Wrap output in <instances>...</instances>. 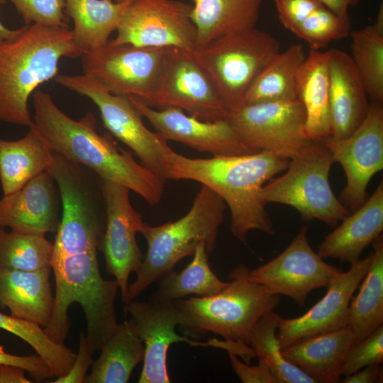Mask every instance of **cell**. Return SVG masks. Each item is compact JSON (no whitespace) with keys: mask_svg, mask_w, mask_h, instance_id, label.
Listing matches in <instances>:
<instances>
[{"mask_svg":"<svg viewBox=\"0 0 383 383\" xmlns=\"http://www.w3.org/2000/svg\"><path fill=\"white\" fill-rule=\"evenodd\" d=\"M326 7L344 18H349L348 9L350 6L357 4L360 0H318Z\"/></svg>","mask_w":383,"mask_h":383,"instance_id":"cell-47","label":"cell"},{"mask_svg":"<svg viewBox=\"0 0 383 383\" xmlns=\"http://www.w3.org/2000/svg\"><path fill=\"white\" fill-rule=\"evenodd\" d=\"M54 153L35 125L18 140L0 138V183L3 196L18 192L31 179L46 171Z\"/></svg>","mask_w":383,"mask_h":383,"instance_id":"cell-27","label":"cell"},{"mask_svg":"<svg viewBox=\"0 0 383 383\" xmlns=\"http://www.w3.org/2000/svg\"><path fill=\"white\" fill-rule=\"evenodd\" d=\"M55 280L53 309L45 333L64 344L71 326L70 306L78 303L87 321V347L93 355L113 335L118 323L115 309L118 290L116 279L101 274L97 250L54 257L51 261Z\"/></svg>","mask_w":383,"mask_h":383,"instance_id":"cell-4","label":"cell"},{"mask_svg":"<svg viewBox=\"0 0 383 383\" xmlns=\"http://www.w3.org/2000/svg\"><path fill=\"white\" fill-rule=\"evenodd\" d=\"M6 0H0V4L5 3ZM21 31V28L18 29H9L4 26L0 21V40L12 39L17 36Z\"/></svg>","mask_w":383,"mask_h":383,"instance_id":"cell-48","label":"cell"},{"mask_svg":"<svg viewBox=\"0 0 383 383\" xmlns=\"http://www.w3.org/2000/svg\"><path fill=\"white\" fill-rule=\"evenodd\" d=\"M234 372L243 383H277L267 365L259 360L257 365L251 366L241 362L233 353H228Z\"/></svg>","mask_w":383,"mask_h":383,"instance_id":"cell-43","label":"cell"},{"mask_svg":"<svg viewBox=\"0 0 383 383\" xmlns=\"http://www.w3.org/2000/svg\"><path fill=\"white\" fill-rule=\"evenodd\" d=\"M327 52L331 137L342 139L362 122L370 104L365 87L350 55L337 48Z\"/></svg>","mask_w":383,"mask_h":383,"instance_id":"cell-22","label":"cell"},{"mask_svg":"<svg viewBox=\"0 0 383 383\" xmlns=\"http://www.w3.org/2000/svg\"><path fill=\"white\" fill-rule=\"evenodd\" d=\"M225 209L221 197L202 185L191 209L179 219L156 226L145 223L140 233L147 242V252L136 279L129 284L126 302L135 300L151 284L172 271L178 262L193 255L199 244L204 243L207 252H212Z\"/></svg>","mask_w":383,"mask_h":383,"instance_id":"cell-5","label":"cell"},{"mask_svg":"<svg viewBox=\"0 0 383 383\" xmlns=\"http://www.w3.org/2000/svg\"><path fill=\"white\" fill-rule=\"evenodd\" d=\"M279 48L275 38L253 28L221 36L194 52L232 111L244 104L255 79Z\"/></svg>","mask_w":383,"mask_h":383,"instance_id":"cell-9","label":"cell"},{"mask_svg":"<svg viewBox=\"0 0 383 383\" xmlns=\"http://www.w3.org/2000/svg\"><path fill=\"white\" fill-rule=\"evenodd\" d=\"M228 278L232 281L215 295L174 301L179 326L185 336L196 340L212 332L226 340L249 345L257 321L278 306L279 295L249 279L243 265L235 267Z\"/></svg>","mask_w":383,"mask_h":383,"instance_id":"cell-6","label":"cell"},{"mask_svg":"<svg viewBox=\"0 0 383 383\" xmlns=\"http://www.w3.org/2000/svg\"><path fill=\"white\" fill-rule=\"evenodd\" d=\"M54 81L90 99L99 109L111 135L128 146L141 164L165 181V160L172 149L167 140L143 123L142 115L127 96L113 94L89 74H59Z\"/></svg>","mask_w":383,"mask_h":383,"instance_id":"cell-10","label":"cell"},{"mask_svg":"<svg viewBox=\"0 0 383 383\" xmlns=\"http://www.w3.org/2000/svg\"><path fill=\"white\" fill-rule=\"evenodd\" d=\"M46 171L57 184L62 209L52 258L97 250L106 221L102 179L55 152Z\"/></svg>","mask_w":383,"mask_h":383,"instance_id":"cell-7","label":"cell"},{"mask_svg":"<svg viewBox=\"0 0 383 383\" xmlns=\"http://www.w3.org/2000/svg\"><path fill=\"white\" fill-rule=\"evenodd\" d=\"M106 221L99 246L107 273L118 282L123 302L126 301L131 272L138 273L144 255L136 240L144 222L132 206L131 190L119 184L102 179Z\"/></svg>","mask_w":383,"mask_h":383,"instance_id":"cell-17","label":"cell"},{"mask_svg":"<svg viewBox=\"0 0 383 383\" xmlns=\"http://www.w3.org/2000/svg\"><path fill=\"white\" fill-rule=\"evenodd\" d=\"M0 364L21 367L37 382H42L53 377L49 367L37 354L19 356L8 353L3 347H0Z\"/></svg>","mask_w":383,"mask_h":383,"instance_id":"cell-42","label":"cell"},{"mask_svg":"<svg viewBox=\"0 0 383 383\" xmlns=\"http://www.w3.org/2000/svg\"><path fill=\"white\" fill-rule=\"evenodd\" d=\"M86 340L85 333L80 334L79 345L76 358L67 373L57 377L53 383H83L87 376L88 368L91 366L94 360Z\"/></svg>","mask_w":383,"mask_h":383,"instance_id":"cell-44","label":"cell"},{"mask_svg":"<svg viewBox=\"0 0 383 383\" xmlns=\"http://www.w3.org/2000/svg\"><path fill=\"white\" fill-rule=\"evenodd\" d=\"M321 143L343 168L346 184L340 201L353 212L366 201L372 177L383 169L382 104L371 102L364 120L348 136L329 137Z\"/></svg>","mask_w":383,"mask_h":383,"instance_id":"cell-15","label":"cell"},{"mask_svg":"<svg viewBox=\"0 0 383 383\" xmlns=\"http://www.w3.org/2000/svg\"><path fill=\"white\" fill-rule=\"evenodd\" d=\"M86 383H126L143 360L145 347L131 319L118 323L113 335L100 349Z\"/></svg>","mask_w":383,"mask_h":383,"instance_id":"cell-30","label":"cell"},{"mask_svg":"<svg viewBox=\"0 0 383 383\" xmlns=\"http://www.w3.org/2000/svg\"><path fill=\"white\" fill-rule=\"evenodd\" d=\"M371 252L340 272L328 282L324 296L301 316L293 318L279 315L277 338L281 349L316 335L348 326L352 296L365 277Z\"/></svg>","mask_w":383,"mask_h":383,"instance_id":"cell-18","label":"cell"},{"mask_svg":"<svg viewBox=\"0 0 383 383\" xmlns=\"http://www.w3.org/2000/svg\"><path fill=\"white\" fill-rule=\"evenodd\" d=\"M194 50L164 48L157 83L148 105L158 109H179L206 121L227 119L229 110Z\"/></svg>","mask_w":383,"mask_h":383,"instance_id":"cell-11","label":"cell"},{"mask_svg":"<svg viewBox=\"0 0 383 383\" xmlns=\"http://www.w3.org/2000/svg\"><path fill=\"white\" fill-rule=\"evenodd\" d=\"M350 57L371 101L383 102V6L375 21L350 32Z\"/></svg>","mask_w":383,"mask_h":383,"instance_id":"cell-34","label":"cell"},{"mask_svg":"<svg viewBox=\"0 0 383 383\" xmlns=\"http://www.w3.org/2000/svg\"><path fill=\"white\" fill-rule=\"evenodd\" d=\"M123 311L131 317L145 347L139 383H170L167 357L170 346L176 343L192 344L193 340L176 332L179 314L174 302L129 301Z\"/></svg>","mask_w":383,"mask_h":383,"instance_id":"cell-20","label":"cell"},{"mask_svg":"<svg viewBox=\"0 0 383 383\" xmlns=\"http://www.w3.org/2000/svg\"><path fill=\"white\" fill-rule=\"evenodd\" d=\"M128 97L142 116L167 140L179 142L213 156L254 153L243 144L228 119L202 121L185 114L179 109H155L138 98Z\"/></svg>","mask_w":383,"mask_h":383,"instance_id":"cell-19","label":"cell"},{"mask_svg":"<svg viewBox=\"0 0 383 383\" xmlns=\"http://www.w3.org/2000/svg\"><path fill=\"white\" fill-rule=\"evenodd\" d=\"M351 32L349 18H344L322 6L292 31L305 40L311 50H319L331 42L347 37Z\"/></svg>","mask_w":383,"mask_h":383,"instance_id":"cell-38","label":"cell"},{"mask_svg":"<svg viewBox=\"0 0 383 383\" xmlns=\"http://www.w3.org/2000/svg\"><path fill=\"white\" fill-rule=\"evenodd\" d=\"M334 162L330 150L321 143H310L289 159L286 172L264 185L260 197L266 205L290 206L302 221H321L335 226L349 211L335 196L329 182Z\"/></svg>","mask_w":383,"mask_h":383,"instance_id":"cell-8","label":"cell"},{"mask_svg":"<svg viewBox=\"0 0 383 383\" xmlns=\"http://www.w3.org/2000/svg\"><path fill=\"white\" fill-rule=\"evenodd\" d=\"M192 5L179 0H131L118 25L114 43L140 47L196 48Z\"/></svg>","mask_w":383,"mask_h":383,"instance_id":"cell-14","label":"cell"},{"mask_svg":"<svg viewBox=\"0 0 383 383\" xmlns=\"http://www.w3.org/2000/svg\"><path fill=\"white\" fill-rule=\"evenodd\" d=\"M341 221L321 242L317 253L351 265L360 260L364 250L382 233L383 181L359 209Z\"/></svg>","mask_w":383,"mask_h":383,"instance_id":"cell-23","label":"cell"},{"mask_svg":"<svg viewBox=\"0 0 383 383\" xmlns=\"http://www.w3.org/2000/svg\"><path fill=\"white\" fill-rule=\"evenodd\" d=\"M278 317L279 314L270 311L254 326L249 345L255 356L267 365L277 383H317L283 356L276 335Z\"/></svg>","mask_w":383,"mask_h":383,"instance_id":"cell-35","label":"cell"},{"mask_svg":"<svg viewBox=\"0 0 383 383\" xmlns=\"http://www.w3.org/2000/svg\"><path fill=\"white\" fill-rule=\"evenodd\" d=\"M25 370L19 367L0 364V383H30L24 375Z\"/></svg>","mask_w":383,"mask_h":383,"instance_id":"cell-46","label":"cell"},{"mask_svg":"<svg viewBox=\"0 0 383 383\" xmlns=\"http://www.w3.org/2000/svg\"><path fill=\"white\" fill-rule=\"evenodd\" d=\"M131 0H65V13L74 23L71 30L83 52L104 45L118 25Z\"/></svg>","mask_w":383,"mask_h":383,"instance_id":"cell-29","label":"cell"},{"mask_svg":"<svg viewBox=\"0 0 383 383\" xmlns=\"http://www.w3.org/2000/svg\"><path fill=\"white\" fill-rule=\"evenodd\" d=\"M356 337L347 326L283 348V356L316 382L340 381L345 356Z\"/></svg>","mask_w":383,"mask_h":383,"instance_id":"cell-26","label":"cell"},{"mask_svg":"<svg viewBox=\"0 0 383 383\" xmlns=\"http://www.w3.org/2000/svg\"><path fill=\"white\" fill-rule=\"evenodd\" d=\"M83 53L67 28L26 25L15 38L0 40V121L33 126L30 96L58 74L62 57Z\"/></svg>","mask_w":383,"mask_h":383,"instance_id":"cell-3","label":"cell"},{"mask_svg":"<svg viewBox=\"0 0 383 383\" xmlns=\"http://www.w3.org/2000/svg\"><path fill=\"white\" fill-rule=\"evenodd\" d=\"M296 99L305 112L304 131L312 143L331 136L328 52L310 50L299 69Z\"/></svg>","mask_w":383,"mask_h":383,"instance_id":"cell-25","label":"cell"},{"mask_svg":"<svg viewBox=\"0 0 383 383\" xmlns=\"http://www.w3.org/2000/svg\"><path fill=\"white\" fill-rule=\"evenodd\" d=\"M53 243L45 235L24 233L0 227V267L26 271L51 267Z\"/></svg>","mask_w":383,"mask_h":383,"instance_id":"cell-36","label":"cell"},{"mask_svg":"<svg viewBox=\"0 0 383 383\" xmlns=\"http://www.w3.org/2000/svg\"><path fill=\"white\" fill-rule=\"evenodd\" d=\"M306 57L300 44L279 52L255 79L244 104L296 99L297 73Z\"/></svg>","mask_w":383,"mask_h":383,"instance_id":"cell-33","label":"cell"},{"mask_svg":"<svg viewBox=\"0 0 383 383\" xmlns=\"http://www.w3.org/2000/svg\"><path fill=\"white\" fill-rule=\"evenodd\" d=\"M163 50L109 40L82 55V72L111 92L134 96L148 104L155 88Z\"/></svg>","mask_w":383,"mask_h":383,"instance_id":"cell-13","label":"cell"},{"mask_svg":"<svg viewBox=\"0 0 383 383\" xmlns=\"http://www.w3.org/2000/svg\"><path fill=\"white\" fill-rule=\"evenodd\" d=\"M51 267L26 271L0 267V307L11 315L45 328L51 318L54 297Z\"/></svg>","mask_w":383,"mask_h":383,"instance_id":"cell-24","label":"cell"},{"mask_svg":"<svg viewBox=\"0 0 383 383\" xmlns=\"http://www.w3.org/2000/svg\"><path fill=\"white\" fill-rule=\"evenodd\" d=\"M227 119L254 152L267 151L289 160L312 143L306 137L305 112L297 99L243 104L229 111Z\"/></svg>","mask_w":383,"mask_h":383,"instance_id":"cell-12","label":"cell"},{"mask_svg":"<svg viewBox=\"0 0 383 383\" xmlns=\"http://www.w3.org/2000/svg\"><path fill=\"white\" fill-rule=\"evenodd\" d=\"M308 228L303 226L276 257L255 269L243 265L245 274L272 293L292 298L303 307L308 295L326 287L340 270L328 264L310 246Z\"/></svg>","mask_w":383,"mask_h":383,"instance_id":"cell-16","label":"cell"},{"mask_svg":"<svg viewBox=\"0 0 383 383\" xmlns=\"http://www.w3.org/2000/svg\"><path fill=\"white\" fill-rule=\"evenodd\" d=\"M279 21L291 32L316 10L324 6L318 0H273Z\"/></svg>","mask_w":383,"mask_h":383,"instance_id":"cell-41","label":"cell"},{"mask_svg":"<svg viewBox=\"0 0 383 383\" xmlns=\"http://www.w3.org/2000/svg\"><path fill=\"white\" fill-rule=\"evenodd\" d=\"M289 161L267 151L200 159L172 150L165 160V180H193L216 192L229 207L232 234L245 244L251 231L274 233L260 192Z\"/></svg>","mask_w":383,"mask_h":383,"instance_id":"cell-1","label":"cell"},{"mask_svg":"<svg viewBox=\"0 0 383 383\" xmlns=\"http://www.w3.org/2000/svg\"><path fill=\"white\" fill-rule=\"evenodd\" d=\"M370 262L357 294L349 304L348 327L362 340L383 323V238L372 243Z\"/></svg>","mask_w":383,"mask_h":383,"instance_id":"cell-31","label":"cell"},{"mask_svg":"<svg viewBox=\"0 0 383 383\" xmlns=\"http://www.w3.org/2000/svg\"><path fill=\"white\" fill-rule=\"evenodd\" d=\"M191 262L179 272L173 270L162 275L150 300L174 302L187 296L206 297L223 290L229 282L221 280L211 270L204 243L199 244Z\"/></svg>","mask_w":383,"mask_h":383,"instance_id":"cell-32","label":"cell"},{"mask_svg":"<svg viewBox=\"0 0 383 383\" xmlns=\"http://www.w3.org/2000/svg\"><path fill=\"white\" fill-rule=\"evenodd\" d=\"M262 0H193L196 48L225 35L255 28ZM195 49V50H196Z\"/></svg>","mask_w":383,"mask_h":383,"instance_id":"cell-28","label":"cell"},{"mask_svg":"<svg viewBox=\"0 0 383 383\" xmlns=\"http://www.w3.org/2000/svg\"><path fill=\"white\" fill-rule=\"evenodd\" d=\"M382 367L380 364L367 365L362 370L345 377L342 383H376L382 382Z\"/></svg>","mask_w":383,"mask_h":383,"instance_id":"cell-45","label":"cell"},{"mask_svg":"<svg viewBox=\"0 0 383 383\" xmlns=\"http://www.w3.org/2000/svg\"><path fill=\"white\" fill-rule=\"evenodd\" d=\"M383 360V325L348 349L342 366V375L349 376L363 367Z\"/></svg>","mask_w":383,"mask_h":383,"instance_id":"cell-40","label":"cell"},{"mask_svg":"<svg viewBox=\"0 0 383 383\" xmlns=\"http://www.w3.org/2000/svg\"><path fill=\"white\" fill-rule=\"evenodd\" d=\"M32 96L34 125L55 152L104 180L128 188L150 205L160 201L165 181L138 163L130 152L118 148L109 134L100 135L91 113L76 121L62 112L48 92L36 89Z\"/></svg>","mask_w":383,"mask_h":383,"instance_id":"cell-2","label":"cell"},{"mask_svg":"<svg viewBox=\"0 0 383 383\" xmlns=\"http://www.w3.org/2000/svg\"><path fill=\"white\" fill-rule=\"evenodd\" d=\"M0 329L18 336L32 347L56 378L66 374L75 360L76 353L65 344L53 341L37 324L0 312Z\"/></svg>","mask_w":383,"mask_h":383,"instance_id":"cell-37","label":"cell"},{"mask_svg":"<svg viewBox=\"0 0 383 383\" xmlns=\"http://www.w3.org/2000/svg\"><path fill=\"white\" fill-rule=\"evenodd\" d=\"M26 25L38 24L69 28L65 15V0H9Z\"/></svg>","mask_w":383,"mask_h":383,"instance_id":"cell-39","label":"cell"},{"mask_svg":"<svg viewBox=\"0 0 383 383\" xmlns=\"http://www.w3.org/2000/svg\"><path fill=\"white\" fill-rule=\"evenodd\" d=\"M60 201L56 182L44 171L0 199V227L24 233H56L61 219Z\"/></svg>","mask_w":383,"mask_h":383,"instance_id":"cell-21","label":"cell"},{"mask_svg":"<svg viewBox=\"0 0 383 383\" xmlns=\"http://www.w3.org/2000/svg\"><path fill=\"white\" fill-rule=\"evenodd\" d=\"M116 1H118V2H120V1H125V0H115Z\"/></svg>","mask_w":383,"mask_h":383,"instance_id":"cell-49","label":"cell"}]
</instances>
